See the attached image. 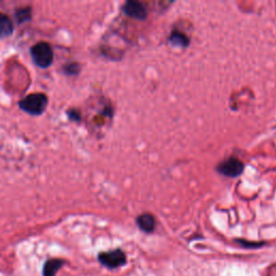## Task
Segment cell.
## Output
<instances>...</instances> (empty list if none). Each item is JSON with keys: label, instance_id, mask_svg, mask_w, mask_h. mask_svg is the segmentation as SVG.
I'll list each match as a JSON object with an SVG mask.
<instances>
[{"label": "cell", "instance_id": "4", "mask_svg": "<svg viewBox=\"0 0 276 276\" xmlns=\"http://www.w3.org/2000/svg\"><path fill=\"white\" fill-rule=\"evenodd\" d=\"M217 171L219 174L227 177H238L244 171V164L238 157L231 156L218 164Z\"/></svg>", "mask_w": 276, "mask_h": 276}, {"label": "cell", "instance_id": "6", "mask_svg": "<svg viewBox=\"0 0 276 276\" xmlns=\"http://www.w3.org/2000/svg\"><path fill=\"white\" fill-rule=\"evenodd\" d=\"M136 224L142 231L146 233H151L155 229V219L151 214H142L137 217Z\"/></svg>", "mask_w": 276, "mask_h": 276}, {"label": "cell", "instance_id": "1", "mask_svg": "<svg viewBox=\"0 0 276 276\" xmlns=\"http://www.w3.org/2000/svg\"><path fill=\"white\" fill-rule=\"evenodd\" d=\"M48 106V97L45 94H30L19 102V107L30 114H41Z\"/></svg>", "mask_w": 276, "mask_h": 276}, {"label": "cell", "instance_id": "5", "mask_svg": "<svg viewBox=\"0 0 276 276\" xmlns=\"http://www.w3.org/2000/svg\"><path fill=\"white\" fill-rule=\"evenodd\" d=\"M123 11L126 15H129L136 19H145L147 17V9L145 6L136 0H129L123 6Z\"/></svg>", "mask_w": 276, "mask_h": 276}, {"label": "cell", "instance_id": "7", "mask_svg": "<svg viewBox=\"0 0 276 276\" xmlns=\"http://www.w3.org/2000/svg\"><path fill=\"white\" fill-rule=\"evenodd\" d=\"M169 41H171V44L174 46L185 48L189 46L190 39L185 33H183V31L175 29L171 33V36H169Z\"/></svg>", "mask_w": 276, "mask_h": 276}, {"label": "cell", "instance_id": "10", "mask_svg": "<svg viewBox=\"0 0 276 276\" xmlns=\"http://www.w3.org/2000/svg\"><path fill=\"white\" fill-rule=\"evenodd\" d=\"M236 243L241 244V245L243 247H246V248H259V247H262L264 245V242H248V241H244V240H236L235 241Z\"/></svg>", "mask_w": 276, "mask_h": 276}, {"label": "cell", "instance_id": "2", "mask_svg": "<svg viewBox=\"0 0 276 276\" xmlns=\"http://www.w3.org/2000/svg\"><path fill=\"white\" fill-rule=\"evenodd\" d=\"M36 65L41 68H47L53 63V51L47 42H39L30 50Z\"/></svg>", "mask_w": 276, "mask_h": 276}, {"label": "cell", "instance_id": "3", "mask_svg": "<svg viewBox=\"0 0 276 276\" xmlns=\"http://www.w3.org/2000/svg\"><path fill=\"white\" fill-rule=\"evenodd\" d=\"M100 262L108 269H116L123 267L126 263V256L121 249L101 252L98 256Z\"/></svg>", "mask_w": 276, "mask_h": 276}, {"label": "cell", "instance_id": "9", "mask_svg": "<svg viewBox=\"0 0 276 276\" xmlns=\"http://www.w3.org/2000/svg\"><path fill=\"white\" fill-rule=\"evenodd\" d=\"M63 265V261L61 260H49L44 269V276H55L56 272L58 271V269Z\"/></svg>", "mask_w": 276, "mask_h": 276}, {"label": "cell", "instance_id": "8", "mask_svg": "<svg viewBox=\"0 0 276 276\" xmlns=\"http://www.w3.org/2000/svg\"><path fill=\"white\" fill-rule=\"evenodd\" d=\"M13 33V24L7 15L0 13V38L9 37Z\"/></svg>", "mask_w": 276, "mask_h": 276}]
</instances>
